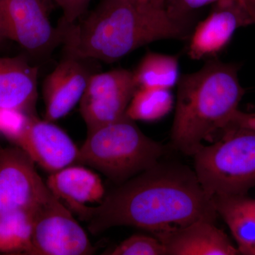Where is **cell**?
<instances>
[{
	"mask_svg": "<svg viewBox=\"0 0 255 255\" xmlns=\"http://www.w3.org/2000/svg\"><path fill=\"white\" fill-rule=\"evenodd\" d=\"M221 132L219 140L192 156L194 172L211 197L246 196L255 187V131L228 127Z\"/></svg>",
	"mask_w": 255,
	"mask_h": 255,
	"instance_id": "obj_5",
	"label": "cell"
},
{
	"mask_svg": "<svg viewBox=\"0 0 255 255\" xmlns=\"http://www.w3.org/2000/svg\"><path fill=\"white\" fill-rule=\"evenodd\" d=\"M238 70L236 64L211 59L179 78L170 134L176 150L193 156L204 140L226 127L245 95Z\"/></svg>",
	"mask_w": 255,
	"mask_h": 255,
	"instance_id": "obj_3",
	"label": "cell"
},
{
	"mask_svg": "<svg viewBox=\"0 0 255 255\" xmlns=\"http://www.w3.org/2000/svg\"><path fill=\"white\" fill-rule=\"evenodd\" d=\"M131 1L139 3H159V4H162L159 0H131Z\"/></svg>",
	"mask_w": 255,
	"mask_h": 255,
	"instance_id": "obj_26",
	"label": "cell"
},
{
	"mask_svg": "<svg viewBox=\"0 0 255 255\" xmlns=\"http://www.w3.org/2000/svg\"><path fill=\"white\" fill-rule=\"evenodd\" d=\"M222 0H174L172 4L166 6L169 14L179 21L187 22V14L194 10ZM241 4L254 18L255 21V2L253 0H234Z\"/></svg>",
	"mask_w": 255,
	"mask_h": 255,
	"instance_id": "obj_21",
	"label": "cell"
},
{
	"mask_svg": "<svg viewBox=\"0 0 255 255\" xmlns=\"http://www.w3.org/2000/svg\"><path fill=\"white\" fill-rule=\"evenodd\" d=\"M132 73L137 89L170 90L179 81V61L174 55L148 52Z\"/></svg>",
	"mask_w": 255,
	"mask_h": 255,
	"instance_id": "obj_17",
	"label": "cell"
},
{
	"mask_svg": "<svg viewBox=\"0 0 255 255\" xmlns=\"http://www.w3.org/2000/svg\"><path fill=\"white\" fill-rule=\"evenodd\" d=\"M137 90L133 73L126 69L92 74L80 102V112L87 131L126 116Z\"/></svg>",
	"mask_w": 255,
	"mask_h": 255,
	"instance_id": "obj_8",
	"label": "cell"
},
{
	"mask_svg": "<svg viewBox=\"0 0 255 255\" xmlns=\"http://www.w3.org/2000/svg\"><path fill=\"white\" fill-rule=\"evenodd\" d=\"M78 215L95 236L121 226L155 235L199 220L216 223L219 216L194 170L160 161L119 184L97 207L86 205Z\"/></svg>",
	"mask_w": 255,
	"mask_h": 255,
	"instance_id": "obj_1",
	"label": "cell"
},
{
	"mask_svg": "<svg viewBox=\"0 0 255 255\" xmlns=\"http://www.w3.org/2000/svg\"><path fill=\"white\" fill-rule=\"evenodd\" d=\"M86 60L65 55L45 79V120L54 122L63 118L80 103L92 75Z\"/></svg>",
	"mask_w": 255,
	"mask_h": 255,
	"instance_id": "obj_12",
	"label": "cell"
},
{
	"mask_svg": "<svg viewBox=\"0 0 255 255\" xmlns=\"http://www.w3.org/2000/svg\"><path fill=\"white\" fill-rule=\"evenodd\" d=\"M46 184L60 201L77 213L88 203H101L105 190L100 177L81 166L70 165L50 174Z\"/></svg>",
	"mask_w": 255,
	"mask_h": 255,
	"instance_id": "obj_15",
	"label": "cell"
},
{
	"mask_svg": "<svg viewBox=\"0 0 255 255\" xmlns=\"http://www.w3.org/2000/svg\"><path fill=\"white\" fill-rule=\"evenodd\" d=\"M164 153L162 144L126 115L88 132L79 148L78 163L94 167L119 185L153 167Z\"/></svg>",
	"mask_w": 255,
	"mask_h": 255,
	"instance_id": "obj_4",
	"label": "cell"
},
{
	"mask_svg": "<svg viewBox=\"0 0 255 255\" xmlns=\"http://www.w3.org/2000/svg\"><path fill=\"white\" fill-rule=\"evenodd\" d=\"M253 1H255V0H253Z\"/></svg>",
	"mask_w": 255,
	"mask_h": 255,
	"instance_id": "obj_29",
	"label": "cell"
},
{
	"mask_svg": "<svg viewBox=\"0 0 255 255\" xmlns=\"http://www.w3.org/2000/svg\"><path fill=\"white\" fill-rule=\"evenodd\" d=\"M94 251L71 211L50 191L33 211L28 255H87Z\"/></svg>",
	"mask_w": 255,
	"mask_h": 255,
	"instance_id": "obj_6",
	"label": "cell"
},
{
	"mask_svg": "<svg viewBox=\"0 0 255 255\" xmlns=\"http://www.w3.org/2000/svg\"><path fill=\"white\" fill-rule=\"evenodd\" d=\"M159 1H160L162 4H165V2L167 0H159Z\"/></svg>",
	"mask_w": 255,
	"mask_h": 255,
	"instance_id": "obj_28",
	"label": "cell"
},
{
	"mask_svg": "<svg viewBox=\"0 0 255 255\" xmlns=\"http://www.w3.org/2000/svg\"><path fill=\"white\" fill-rule=\"evenodd\" d=\"M172 106L173 97L170 90L138 88L132 96L126 115L135 122H153L167 115Z\"/></svg>",
	"mask_w": 255,
	"mask_h": 255,
	"instance_id": "obj_19",
	"label": "cell"
},
{
	"mask_svg": "<svg viewBox=\"0 0 255 255\" xmlns=\"http://www.w3.org/2000/svg\"><path fill=\"white\" fill-rule=\"evenodd\" d=\"M33 211H13L0 216V252L28 254L31 248Z\"/></svg>",
	"mask_w": 255,
	"mask_h": 255,
	"instance_id": "obj_18",
	"label": "cell"
},
{
	"mask_svg": "<svg viewBox=\"0 0 255 255\" xmlns=\"http://www.w3.org/2000/svg\"><path fill=\"white\" fill-rule=\"evenodd\" d=\"M14 143L50 174L78 163L79 148L68 134L53 122L34 115L30 117Z\"/></svg>",
	"mask_w": 255,
	"mask_h": 255,
	"instance_id": "obj_10",
	"label": "cell"
},
{
	"mask_svg": "<svg viewBox=\"0 0 255 255\" xmlns=\"http://www.w3.org/2000/svg\"><path fill=\"white\" fill-rule=\"evenodd\" d=\"M31 115L14 109L0 107V132L14 142L23 131Z\"/></svg>",
	"mask_w": 255,
	"mask_h": 255,
	"instance_id": "obj_22",
	"label": "cell"
},
{
	"mask_svg": "<svg viewBox=\"0 0 255 255\" xmlns=\"http://www.w3.org/2000/svg\"><path fill=\"white\" fill-rule=\"evenodd\" d=\"M249 200L250 204H251V209L253 210V214H254L255 217V199H251V198H250Z\"/></svg>",
	"mask_w": 255,
	"mask_h": 255,
	"instance_id": "obj_27",
	"label": "cell"
},
{
	"mask_svg": "<svg viewBox=\"0 0 255 255\" xmlns=\"http://www.w3.org/2000/svg\"><path fill=\"white\" fill-rule=\"evenodd\" d=\"M165 255H236L237 247L212 221L199 220L183 227L154 235Z\"/></svg>",
	"mask_w": 255,
	"mask_h": 255,
	"instance_id": "obj_13",
	"label": "cell"
},
{
	"mask_svg": "<svg viewBox=\"0 0 255 255\" xmlns=\"http://www.w3.org/2000/svg\"><path fill=\"white\" fill-rule=\"evenodd\" d=\"M46 0H0L6 39L32 55H45L63 43L65 28L50 23Z\"/></svg>",
	"mask_w": 255,
	"mask_h": 255,
	"instance_id": "obj_7",
	"label": "cell"
},
{
	"mask_svg": "<svg viewBox=\"0 0 255 255\" xmlns=\"http://www.w3.org/2000/svg\"><path fill=\"white\" fill-rule=\"evenodd\" d=\"M189 23L174 18L159 3L100 0L90 14L65 28L66 55L105 63L166 39H183Z\"/></svg>",
	"mask_w": 255,
	"mask_h": 255,
	"instance_id": "obj_2",
	"label": "cell"
},
{
	"mask_svg": "<svg viewBox=\"0 0 255 255\" xmlns=\"http://www.w3.org/2000/svg\"><path fill=\"white\" fill-rule=\"evenodd\" d=\"M6 39L5 37L4 28H3L2 19H1V11H0V43Z\"/></svg>",
	"mask_w": 255,
	"mask_h": 255,
	"instance_id": "obj_25",
	"label": "cell"
},
{
	"mask_svg": "<svg viewBox=\"0 0 255 255\" xmlns=\"http://www.w3.org/2000/svg\"><path fill=\"white\" fill-rule=\"evenodd\" d=\"M92 0H46L47 3L56 4L63 11L62 27H68L86 14Z\"/></svg>",
	"mask_w": 255,
	"mask_h": 255,
	"instance_id": "obj_23",
	"label": "cell"
},
{
	"mask_svg": "<svg viewBox=\"0 0 255 255\" xmlns=\"http://www.w3.org/2000/svg\"><path fill=\"white\" fill-rule=\"evenodd\" d=\"M228 127L243 128L255 131V113H247L239 110L236 111L225 128Z\"/></svg>",
	"mask_w": 255,
	"mask_h": 255,
	"instance_id": "obj_24",
	"label": "cell"
},
{
	"mask_svg": "<svg viewBox=\"0 0 255 255\" xmlns=\"http://www.w3.org/2000/svg\"><path fill=\"white\" fill-rule=\"evenodd\" d=\"M38 73L23 57L0 58V107L34 115Z\"/></svg>",
	"mask_w": 255,
	"mask_h": 255,
	"instance_id": "obj_14",
	"label": "cell"
},
{
	"mask_svg": "<svg viewBox=\"0 0 255 255\" xmlns=\"http://www.w3.org/2000/svg\"><path fill=\"white\" fill-rule=\"evenodd\" d=\"M50 192L24 150L18 146L0 147V216L20 210L34 211Z\"/></svg>",
	"mask_w": 255,
	"mask_h": 255,
	"instance_id": "obj_9",
	"label": "cell"
},
{
	"mask_svg": "<svg viewBox=\"0 0 255 255\" xmlns=\"http://www.w3.org/2000/svg\"><path fill=\"white\" fill-rule=\"evenodd\" d=\"M112 255H165L163 245L155 236L133 235L108 253Z\"/></svg>",
	"mask_w": 255,
	"mask_h": 255,
	"instance_id": "obj_20",
	"label": "cell"
},
{
	"mask_svg": "<svg viewBox=\"0 0 255 255\" xmlns=\"http://www.w3.org/2000/svg\"><path fill=\"white\" fill-rule=\"evenodd\" d=\"M216 212L229 228L240 255H255V217L246 196H215Z\"/></svg>",
	"mask_w": 255,
	"mask_h": 255,
	"instance_id": "obj_16",
	"label": "cell"
},
{
	"mask_svg": "<svg viewBox=\"0 0 255 255\" xmlns=\"http://www.w3.org/2000/svg\"><path fill=\"white\" fill-rule=\"evenodd\" d=\"M255 25L254 18L234 0L215 4L209 16L197 25L187 53L193 60L214 57L224 49L238 28Z\"/></svg>",
	"mask_w": 255,
	"mask_h": 255,
	"instance_id": "obj_11",
	"label": "cell"
}]
</instances>
